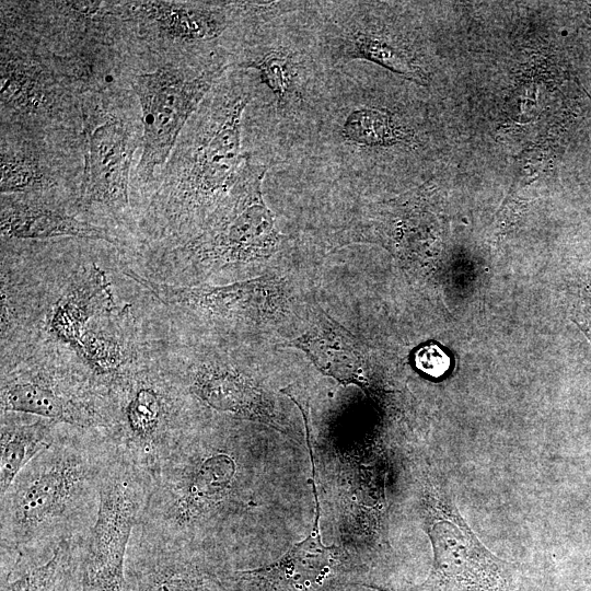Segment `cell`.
<instances>
[{"label":"cell","mask_w":591,"mask_h":591,"mask_svg":"<svg viewBox=\"0 0 591 591\" xmlns=\"http://www.w3.org/2000/svg\"><path fill=\"white\" fill-rule=\"evenodd\" d=\"M117 459L103 430L60 424L53 443L0 496V564L42 561L61 544L86 538Z\"/></svg>","instance_id":"obj_1"},{"label":"cell","mask_w":591,"mask_h":591,"mask_svg":"<svg viewBox=\"0 0 591 591\" xmlns=\"http://www.w3.org/2000/svg\"><path fill=\"white\" fill-rule=\"evenodd\" d=\"M230 68L253 82L256 124L266 135L268 166L288 162L304 139L331 70L311 19L310 1H274L237 42Z\"/></svg>","instance_id":"obj_2"},{"label":"cell","mask_w":591,"mask_h":591,"mask_svg":"<svg viewBox=\"0 0 591 591\" xmlns=\"http://www.w3.org/2000/svg\"><path fill=\"white\" fill-rule=\"evenodd\" d=\"M253 92L247 71L224 73L177 140L151 207L161 231L181 243L200 231L253 158L242 144Z\"/></svg>","instance_id":"obj_3"},{"label":"cell","mask_w":591,"mask_h":591,"mask_svg":"<svg viewBox=\"0 0 591 591\" xmlns=\"http://www.w3.org/2000/svg\"><path fill=\"white\" fill-rule=\"evenodd\" d=\"M108 425L117 456L152 477L192 437L189 397L172 370L144 360L105 383Z\"/></svg>","instance_id":"obj_4"},{"label":"cell","mask_w":591,"mask_h":591,"mask_svg":"<svg viewBox=\"0 0 591 591\" xmlns=\"http://www.w3.org/2000/svg\"><path fill=\"white\" fill-rule=\"evenodd\" d=\"M269 166L250 159L239 181L200 231L173 248L178 274L207 276L230 267L262 264L288 242L266 205L263 183Z\"/></svg>","instance_id":"obj_5"},{"label":"cell","mask_w":591,"mask_h":591,"mask_svg":"<svg viewBox=\"0 0 591 591\" xmlns=\"http://www.w3.org/2000/svg\"><path fill=\"white\" fill-rule=\"evenodd\" d=\"M1 413H21L82 429L108 425L105 386L83 366L56 358H18L2 364Z\"/></svg>","instance_id":"obj_6"},{"label":"cell","mask_w":591,"mask_h":591,"mask_svg":"<svg viewBox=\"0 0 591 591\" xmlns=\"http://www.w3.org/2000/svg\"><path fill=\"white\" fill-rule=\"evenodd\" d=\"M314 31L331 70L369 62L418 84L428 73L410 37L371 1H310Z\"/></svg>","instance_id":"obj_7"},{"label":"cell","mask_w":591,"mask_h":591,"mask_svg":"<svg viewBox=\"0 0 591 591\" xmlns=\"http://www.w3.org/2000/svg\"><path fill=\"white\" fill-rule=\"evenodd\" d=\"M229 69L230 61L217 53L198 65L160 67L134 78L142 123L141 182L167 162L188 120Z\"/></svg>","instance_id":"obj_8"},{"label":"cell","mask_w":591,"mask_h":591,"mask_svg":"<svg viewBox=\"0 0 591 591\" xmlns=\"http://www.w3.org/2000/svg\"><path fill=\"white\" fill-rule=\"evenodd\" d=\"M124 274L162 303L217 324L263 327L286 318L290 312L289 283L274 273L218 286H177L148 279L130 269Z\"/></svg>","instance_id":"obj_9"},{"label":"cell","mask_w":591,"mask_h":591,"mask_svg":"<svg viewBox=\"0 0 591 591\" xmlns=\"http://www.w3.org/2000/svg\"><path fill=\"white\" fill-rule=\"evenodd\" d=\"M428 514L433 564L428 578L409 591H512L515 564L488 551L453 501L438 497Z\"/></svg>","instance_id":"obj_10"},{"label":"cell","mask_w":591,"mask_h":591,"mask_svg":"<svg viewBox=\"0 0 591 591\" xmlns=\"http://www.w3.org/2000/svg\"><path fill=\"white\" fill-rule=\"evenodd\" d=\"M142 508L130 489L111 487L102 493L97 519L83 547L80 591H131L127 551Z\"/></svg>","instance_id":"obj_11"},{"label":"cell","mask_w":591,"mask_h":591,"mask_svg":"<svg viewBox=\"0 0 591 591\" xmlns=\"http://www.w3.org/2000/svg\"><path fill=\"white\" fill-rule=\"evenodd\" d=\"M136 148L130 127L115 116L93 119L85 127L80 202L108 211L129 205L128 182Z\"/></svg>","instance_id":"obj_12"},{"label":"cell","mask_w":591,"mask_h":591,"mask_svg":"<svg viewBox=\"0 0 591 591\" xmlns=\"http://www.w3.org/2000/svg\"><path fill=\"white\" fill-rule=\"evenodd\" d=\"M271 1L178 2L144 1L132 5L135 14L159 35L187 44L212 43L230 30L243 33Z\"/></svg>","instance_id":"obj_13"},{"label":"cell","mask_w":591,"mask_h":591,"mask_svg":"<svg viewBox=\"0 0 591 591\" xmlns=\"http://www.w3.org/2000/svg\"><path fill=\"white\" fill-rule=\"evenodd\" d=\"M232 573L222 579L204 566L195 546L151 541L136 530L128 545L126 575L131 591H230Z\"/></svg>","instance_id":"obj_14"},{"label":"cell","mask_w":591,"mask_h":591,"mask_svg":"<svg viewBox=\"0 0 591 591\" xmlns=\"http://www.w3.org/2000/svg\"><path fill=\"white\" fill-rule=\"evenodd\" d=\"M312 487L315 519L310 535L294 544L277 561L253 570L233 572L235 591H311L323 586L340 563V549L322 542L318 529L320 502L315 486V465L312 449Z\"/></svg>","instance_id":"obj_15"},{"label":"cell","mask_w":591,"mask_h":591,"mask_svg":"<svg viewBox=\"0 0 591 591\" xmlns=\"http://www.w3.org/2000/svg\"><path fill=\"white\" fill-rule=\"evenodd\" d=\"M188 393L205 406L241 419L279 427L267 393L246 371L229 361H195L176 373Z\"/></svg>","instance_id":"obj_16"},{"label":"cell","mask_w":591,"mask_h":591,"mask_svg":"<svg viewBox=\"0 0 591 591\" xmlns=\"http://www.w3.org/2000/svg\"><path fill=\"white\" fill-rule=\"evenodd\" d=\"M308 328L281 346L304 352L324 374L341 384L368 385V362L358 338L318 305Z\"/></svg>","instance_id":"obj_17"},{"label":"cell","mask_w":591,"mask_h":591,"mask_svg":"<svg viewBox=\"0 0 591 591\" xmlns=\"http://www.w3.org/2000/svg\"><path fill=\"white\" fill-rule=\"evenodd\" d=\"M72 348L84 369L102 384L144 360L137 358L128 311L115 313L113 306L86 323Z\"/></svg>","instance_id":"obj_18"},{"label":"cell","mask_w":591,"mask_h":591,"mask_svg":"<svg viewBox=\"0 0 591 591\" xmlns=\"http://www.w3.org/2000/svg\"><path fill=\"white\" fill-rule=\"evenodd\" d=\"M0 227L2 235L10 239L47 240L70 236L119 243L111 230L36 200L2 198Z\"/></svg>","instance_id":"obj_19"},{"label":"cell","mask_w":591,"mask_h":591,"mask_svg":"<svg viewBox=\"0 0 591 591\" xmlns=\"http://www.w3.org/2000/svg\"><path fill=\"white\" fill-rule=\"evenodd\" d=\"M85 540L66 542L42 561L0 564V591H80Z\"/></svg>","instance_id":"obj_20"},{"label":"cell","mask_w":591,"mask_h":591,"mask_svg":"<svg viewBox=\"0 0 591 591\" xmlns=\"http://www.w3.org/2000/svg\"><path fill=\"white\" fill-rule=\"evenodd\" d=\"M108 282L99 268L73 280L47 314V332L73 347L86 323L112 306Z\"/></svg>","instance_id":"obj_21"},{"label":"cell","mask_w":591,"mask_h":591,"mask_svg":"<svg viewBox=\"0 0 591 591\" xmlns=\"http://www.w3.org/2000/svg\"><path fill=\"white\" fill-rule=\"evenodd\" d=\"M59 425L27 414L1 413L0 496L19 473L53 443Z\"/></svg>","instance_id":"obj_22"},{"label":"cell","mask_w":591,"mask_h":591,"mask_svg":"<svg viewBox=\"0 0 591 591\" xmlns=\"http://www.w3.org/2000/svg\"><path fill=\"white\" fill-rule=\"evenodd\" d=\"M1 194L30 193L47 184L39 161L31 153L2 146L0 154Z\"/></svg>","instance_id":"obj_23"},{"label":"cell","mask_w":591,"mask_h":591,"mask_svg":"<svg viewBox=\"0 0 591 591\" xmlns=\"http://www.w3.org/2000/svg\"><path fill=\"white\" fill-rule=\"evenodd\" d=\"M415 363L420 371L438 378L450 368V358L439 346L425 345L416 351Z\"/></svg>","instance_id":"obj_24"},{"label":"cell","mask_w":591,"mask_h":591,"mask_svg":"<svg viewBox=\"0 0 591 591\" xmlns=\"http://www.w3.org/2000/svg\"><path fill=\"white\" fill-rule=\"evenodd\" d=\"M591 332V331H590Z\"/></svg>","instance_id":"obj_25"}]
</instances>
